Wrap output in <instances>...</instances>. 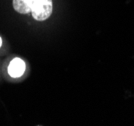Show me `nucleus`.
Listing matches in <instances>:
<instances>
[{
    "label": "nucleus",
    "instance_id": "nucleus-1",
    "mask_svg": "<svg viewBox=\"0 0 134 126\" xmlns=\"http://www.w3.org/2000/svg\"><path fill=\"white\" fill-rule=\"evenodd\" d=\"M52 0H34L32 16L38 21H43L50 17L52 13Z\"/></svg>",
    "mask_w": 134,
    "mask_h": 126
},
{
    "label": "nucleus",
    "instance_id": "nucleus-2",
    "mask_svg": "<svg viewBox=\"0 0 134 126\" xmlns=\"http://www.w3.org/2000/svg\"><path fill=\"white\" fill-rule=\"evenodd\" d=\"M25 71V63L20 58H15L10 62L8 66V73L13 78H18L22 76Z\"/></svg>",
    "mask_w": 134,
    "mask_h": 126
},
{
    "label": "nucleus",
    "instance_id": "nucleus-3",
    "mask_svg": "<svg viewBox=\"0 0 134 126\" xmlns=\"http://www.w3.org/2000/svg\"><path fill=\"white\" fill-rule=\"evenodd\" d=\"M34 0H13V8L18 13L27 14L31 12Z\"/></svg>",
    "mask_w": 134,
    "mask_h": 126
},
{
    "label": "nucleus",
    "instance_id": "nucleus-4",
    "mask_svg": "<svg viewBox=\"0 0 134 126\" xmlns=\"http://www.w3.org/2000/svg\"><path fill=\"white\" fill-rule=\"evenodd\" d=\"M1 44H2V39H1V37H0V46H1Z\"/></svg>",
    "mask_w": 134,
    "mask_h": 126
}]
</instances>
